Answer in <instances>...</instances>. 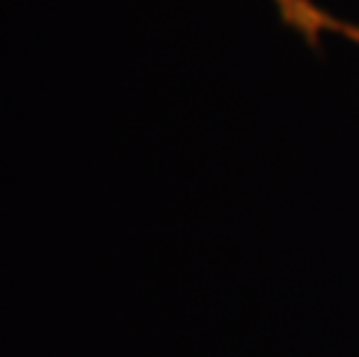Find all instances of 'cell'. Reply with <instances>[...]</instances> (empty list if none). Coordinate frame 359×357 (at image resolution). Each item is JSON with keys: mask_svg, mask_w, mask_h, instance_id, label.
<instances>
[{"mask_svg": "<svg viewBox=\"0 0 359 357\" xmlns=\"http://www.w3.org/2000/svg\"><path fill=\"white\" fill-rule=\"evenodd\" d=\"M280 21L287 28L297 30L311 47H320L325 33L341 35L346 40L359 44V26L341 21L334 14L325 12L313 0H271Z\"/></svg>", "mask_w": 359, "mask_h": 357, "instance_id": "cell-1", "label": "cell"}]
</instances>
